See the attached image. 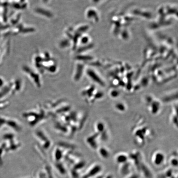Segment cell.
I'll return each instance as SVG.
<instances>
[{
	"mask_svg": "<svg viewBox=\"0 0 178 178\" xmlns=\"http://www.w3.org/2000/svg\"><path fill=\"white\" fill-rule=\"evenodd\" d=\"M39 113L36 112H28L24 113L23 116L26 118L31 126H34L45 118V113L42 109H39Z\"/></svg>",
	"mask_w": 178,
	"mask_h": 178,
	"instance_id": "6da1fadb",
	"label": "cell"
},
{
	"mask_svg": "<svg viewBox=\"0 0 178 178\" xmlns=\"http://www.w3.org/2000/svg\"><path fill=\"white\" fill-rule=\"evenodd\" d=\"M165 161V156L163 152L156 151L153 153L151 157V162L156 166H161Z\"/></svg>",
	"mask_w": 178,
	"mask_h": 178,
	"instance_id": "7a4b0ae2",
	"label": "cell"
},
{
	"mask_svg": "<svg viewBox=\"0 0 178 178\" xmlns=\"http://www.w3.org/2000/svg\"><path fill=\"white\" fill-rule=\"evenodd\" d=\"M35 134L44 149H48L51 146V141L44 132L41 130H38L35 133Z\"/></svg>",
	"mask_w": 178,
	"mask_h": 178,
	"instance_id": "3957f363",
	"label": "cell"
},
{
	"mask_svg": "<svg viewBox=\"0 0 178 178\" xmlns=\"http://www.w3.org/2000/svg\"><path fill=\"white\" fill-rule=\"evenodd\" d=\"M102 170V167L99 164H95L92 166L88 170L87 172L83 176V178H92L100 174Z\"/></svg>",
	"mask_w": 178,
	"mask_h": 178,
	"instance_id": "277c9868",
	"label": "cell"
},
{
	"mask_svg": "<svg viewBox=\"0 0 178 178\" xmlns=\"http://www.w3.org/2000/svg\"><path fill=\"white\" fill-rule=\"evenodd\" d=\"M115 161L119 165L124 164L129 161V155L124 153L117 154L115 157Z\"/></svg>",
	"mask_w": 178,
	"mask_h": 178,
	"instance_id": "5b68a950",
	"label": "cell"
},
{
	"mask_svg": "<svg viewBox=\"0 0 178 178\" xmlns=\"http://www.w3.org/2000/svg\"><path fill=\"white\" fill-rule=\"evenodd\" d=\"M98 153L100 157L103 159H107L110 156V153L109 150L105 147H101L99 148Z\"/></svg>",
	"mask_w": 178,
	"mask_h": 178,
	"instance_id": "8992f818",
	"label": "cell"
},
{
	"mask_svg": "<svg viewBox=\"0 0 178 178\" xmlns=\"http://www.w3.org/2000/svg\"><path fill=\"white\" fill-rule=\"evenodd\" d=\"M97 134H96V135H93L92 136L88 137L87 140V142L92 148H96L97 146L96 140L97 139Z\"/></svg>",
	"mask_w": 178,
	"mask_h": 178,
	"instance_id": "52a82bcc",
	"label": "cell"
},
{
	"mask_svg": "<svg viewBox=\"0 0 178 178\" xmlns=\"http://www.w3.org/2000/svg\"><path fill=\"white\" fill-rule=\"evenodd\" d=\"M104 127L103 123H101V122H99V123H97L95 128L96 129L98 132L101 133V132H103L104 130Z\"/></svg>",
	"mask_w": 178,
	"mask_h": 178,
	"instance_id": "ba28073f",
	"label": "cell"
},
{
	"mask_svg": "<svg viewBox=\"0 0 178 178\" xmlns=\"http://www.w3.org/2000/svg\"><path fill=\"white\" fill-rule=\"evenodd\" d=\"M178 160L175 157H172L170 160V164L173 167H177Z\"/></svg>",
	"mask_w": 178,
	"mask_h": 178,
	"instance_id": "9c48e42d",
	"label": "cell"
},
{
	"mask_svg": "<svg viewBox=\"0 0 178 178\" xmlns=\"http://www.w3.org/2000/svg\"><path fill=\"white\" fill-rule=\"evenodd\" d=\"M116 108H117L118 110H120V111H124L125 110V106L122 103H118L116 104Z\"/></svg>",
	"mask_w": 178,
	"mask_h": 178,
	"instance_id": "30bf717a",
	"label": "cell"
},
{
	"mask_svg": "<svg viewBox=\"0 0 178 178\" xmlns=\"http://www.w3.org/2000/svg\"><path fill=\"white\" fill-rule=\"evenodd\" d=\"M110 95L113 97H117L119 95V92L116 90H112L110 92Z\"/></svg>",
	"mask_w": 178,
	"mask_h": 178,
	"instance_id": "8fae6325",
	"label": "cell"
}]
</instances>
